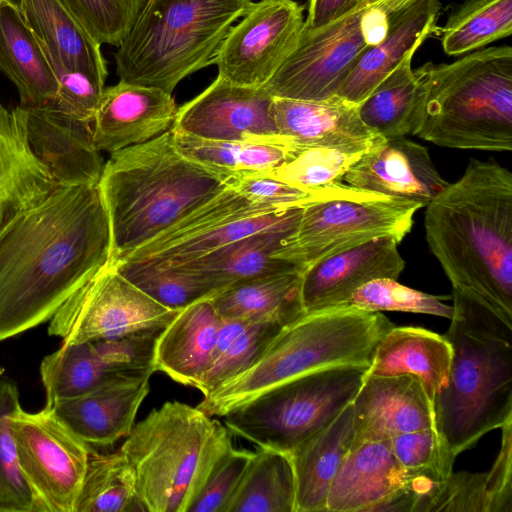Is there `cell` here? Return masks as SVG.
Listing matches in <instances>:
<instances>
[{
  "label": "cell",
  "instance_id": "6da1fadb",
  "mask_svg": "<svg viewBox=\"0 0 512 512\" xmlns=\"http://www.w3.org/2000/svg\"><path fill=\"white\" fill-rule=\"evenodd\" d=\"M98 184L61 186L0 231V341L51 319L110 261Z\"/></svg>",
  "mask_w": 512,
  "mask_h": 512
},
{
  "label": "cell",
  "instance_id": "7a4b0ae2",
  "mask_svg": "<svg viewBox=\"0 0 512 512\" xmlns=\"http://www.w3.org/2000/svg\"><path fill=\"white\" fill-rule=\"evenodd\" d=\"M425 207V239L453 292L512 325L511 171L471 158Z\"/></svg>",
  "mask_w": 512,
  "mask_h": 512
},
{
  "label": "cell",
  "instance_id": "3957f363",
  "mask_svg": "<svg viewBox=\"0 0 512 512\" xmlns=\"http://www.w3.org/2000/svg\"><path fill=\"white\" fill-rule=\"evenodd\" d=\"M232 177L184 156L171 129L111 153L98 182L110 224V262L221 192Z\"/></svg>",
  "mask_w": 512,
  "mask_h": 512
},
{
  "label": "cell",
  "instance_id": "277c9868",
  "mask_svg": "<svg viewBox=\"0 0 512 512\" xmlns=\"http://www.w3.org/2000/svg\"><path fill=\"white\" fill-rule=\"evenodd\" d=\"M452 299L444 334L452 360L434 412L436 430L457 457L512 419V325L456 292Z\"/></svg>",
  "mask_w": 512,
  "mask_h": 512
},
{
  "label": "cell",
  "instance_id": "5b68a950",
  "mask_svg": "<svg viewBox=\"0 0 512 512\" xmlns=\"http://www.w3.org/2000/svg\"><path fill=\"white\" fill-rule=\"evenodd\" d=\"M421 68L424 92L414 136L446 148L512 150L510 46Z\"/></svg>",
  "mask_w": 512,
  "mask_h": 512
},
{
  "label": "cell",
  "instance_id": "8992f818",
  "mask_svg": "<svg viewBox=\"0 0 512 512\" xmlns=\"http://www.w3.org/2000/svg\"><path fill=\"white\" fill-rule=\"evenodd\" d=\"M394 326L382 312L349 305L305 313L284 326L252 366L203 397L197 407L222 417L302 374L344 364L369 366L378 342Z\"/></svg>",
  "mask_w": 512,
  "mask_h": 512
},
{
  "label": "cell",
  "instance_id": "52a82bcc",
  "mask_svg": "<svg viewBox=\"0 0 512 512\" xmlns=\"http://www.w3.org/2000/svg\"><path fill=\"white\" fill-rule=\"evenodd\" d=\"M232 434L197 406L168 401L134 424L120 451L144 511L188 512Z\"/></svg>",
  "mask_w": 512,
  "mask_h": 512
},
{
  "label": "cell",
  "instance_id": "ba28073f",
  "mask_svg": "<svg viewBox=\"0 0 512 512\" xmlns=\"http://www.w3.org/2000/svg\"><path fill=\"white\" fill-rule=\"evenodd\" d=\"M252 0H145L114 54L120 80L172 94L180 81L213 63Z\"/></svg>",
  "mask_w": 512,
  "mask_h": 512
},
{
  "label": "cell",
  "instance_id": "9c48e42d",
  "mask_svg": "<svg viewBox=\"0 0 512 512\" xmlns=\"http://www.w3.org/2000/svg\"><path fill=\"white\" fill-rule=\"evenodd\" d=\"M368 367L336 365L294 377L228 411L224 424L259 448L289 454L352 403Z\"/></svg>",
  "mask_w": 512,
  "mask_h": 512
},
{
  "label": "cell",
  "instance_id": "30bf717a",
  "mask_svg": "<svg viewBox=\"0 0 512 512\" xmlns=\"http://www.w3.org/2000/svg\"><path fill=\"white\" fill-rule=\"evenodd\" d=\"M390 25L388 9L376 3L318 28L304 26L297 46L263 88L274 98H333L360 55L380 43Z\"/></svg>",
  "mask_w": 512,
  "mask_h": 512
},
{
  "label": "cell",
  "instance_id": "8fae6325",
  "mask_svg": "<svg viewBox=\"0 0 512 512\" xmlns=\"http://www.w3.org/2000/svg\"><path fill=\"white\" fill-rule=\"evenodd\" d=\"M421 208L411 201L360 189L317 201L302 208L295 230L273 257L303 271L324 257L376 238L390 236L400 243Z\"/></svg>",
  "mask_w": 512,
  "mask_h": 512
},
{
  "label": "cell",
  "instance_id": "7c38bea8",
  "mask_svg": "<svg viewBox=\"0 0 512 512\" xmlns=\"http://www.w3.org/2000/svg\"><path fill=\"white\" fill-rule=\"evenodd\" d=\"M178 311L155 301L109 261L59 307L48 333L63 344L95 342L163 329Z\"/></svg>",
  "mask_w": 512,
  "mask_h": 512
},
{
  "label": "cell",
  "instance_id": "4fadbf2b",
  "mask_svg": "<svg viewBox=\"0 0 512 512\" xmlns=\"http://www.w3.org/2000/svg\"><path fill=\"white\" fill-rule=\"evenodd\" d=\"M19 465L44 512H75L92 446L44 406L11 415Z\"/></svg>",
  "mask_w": 512,
  "mask_h": 512
},
{
  "label": "cell",
  "instance_id": "5bb4252c",
  "mask_svg": "<svg viewBox=\"0 0 512 512\" xmlns=\"http://www.w3.org/2000/svg\"><path fill=\"white\" fill-rule=\"evenodd\" d=\"M304 22L303 6L294 0L253 2L216 52L217 76L237 86L263 87L297 46Z\"/></svg>",
  "mask_w": 512,
  "mask_h": 512
},
{
  "label": "cell",
  "instance_id": "9a60e30c",
  "mask_svg": "<svg viewBox=\"0 0 512 512\" xmlns=\"http://www.w3.org/2000/svg\"><path fill=\"white\" fill-rule=\"evenodd\" d=\"M263 88L231 84L219 76L200 94L178 107L172 127L213 140L267 141L279 136Z\"/></svg>",
  "mask_w": 512,
  "mask_h": 512
},
{
  "label": "cell",
  "instance_id": "2e32d148",
  "mask_svg": "<svg viewBox=\"0 0 512 512\" xmlns=\"http://www.w3.org/2000/svg\"><path fill=\"white\" fill-rule=\"evenodd\" d=\"M398 244L390 236L376 238L305 267L300 278L304 312L344 306L358 288L371 280L398 279L405 267Z\"/></svg>",
  "mask_w": 512,
  "mask_h": 512
},
{
  "label": "cell",
  "instance_id": "e0dca14e",
  "mask_svg": "<svg viewBox=\"0 0 512 512\" xmlns=\"http://www.w3.org/2000/svg\"><path fill=\"white\" fill-rule=\"evenodd\" d=\"M23 108L29 145L56 182L60 186L98 184L105 162L93 141L92 122L53 101Z\"/></svg>",
  "mask_w": 512,
  "mask_h": 512
},
{
  "label": "cell",
  "instance_id": "ac0fdd59",
  "mask_svg": "<svg viewBox=\"0 0 512 512\" xmlns=\"http://www.w3.org/2000/svg\"><path fill=\"white\" fill-rule=\"evenodd\" d=\"M342 181L422 207L449 183L437 171L428 149L405 136L382 139L371 146L348 168Z\"/></svg>",
  "mask_w": 512,
  "mask_h": 512
},
{
  "label": "cell",
  "instance_id": "d6986e66",
  "mask_svg": "<svg viewBox=\"0 0 512 512\" xmlns=\"http://www.w3.org/2000/svg\"><path fill=\"white\" fill-rule=\"evenodd\" d=\"M353 446L436 428L434 405L415 376H365L352 403ZM351 447V448H352Z\"/></svg>",
  "mask_w": 512,
  "mask_h": 512
},
{
  "label": "cell",
  "instance_id": "ffe728a7",
  "mask_svg": "<svg viewBox=\"0 0 512 512\" xmlns=\"http://www.w3.org/2000/svg\"><path fill=\"white\" fill-rule=\"evenodd\" d=\"M178 107L172 94L120 80L104 88L93 120V141L100 152L113 153L144 143L169 130Z\"/></svg>",
  "mask_w": 512,
  "mask_h": 512
},
{
  "label": "cell",
  "instance_id": "44dd1931",
  "mask_svg": "<svg viewBox=\"0 0 512 512\" xmlns=\"http://www.w3.org/2000/svg\"><path fill=\"white\" fill-rule=\"evenodd\" d=\"M271 112L278 134L303 148L363 151L384 139L362 122L357 105L337 96L322 101L273 97Z\"/></svg>",
  "mask_w": 512,
  "mask_h": 512
},
{
  "label": "cell",
  "instance_id": "7402d4cb",
  "mask_svg": "<svg viewBox=\"0 0 512 512\" xmlns=\"http://www.w3.org/2000/svg\"><path fill=\"white\" fill-rule=\"evenodd\" d=\"M149 379L113 376L52 408L88 445L109 446L133 428L138 409L149 393Z\"/></svg>",
  "mask_w": 512,
  "mask_h": 512
},
{
  "label": "cell",
  "instance_id": "603a6c76",
  "mask_svg": "<svg viewBox=\"0 0 512 512\" xmlns=\"http://www.w3.org/2000/svg\"><path fill=\"white\" fill-rule=\"evenodd\" d=\"M59 187L29 145L25 109L0 102V231Z\"/></svg>",
  "mask_w": 512,
  "mask_h": 512
},
{
  "label": "cell",
  "instance_id": "cb8c5ba5",
  "mask_svg": "<svg viewBox=\"0 0 512 512\" xmlns=\"http://www.w3.org/2000/svg\"><path fill=\"white\" fill-rule=\"evenodd\" d=\"M221 323L222 318L210 298L180 309L157 336L155 371L197 388L215 360Z\"/></svg>",
  "mask_w": 512,
  "mask_h": 512
},
{
  "label": "cell",
  "instance_id": "d4e9b609",
  "mask_svg": "<svg viewBox=\"0 0 512 512\" xmlns=\"http://www.w3.org/2000/svg\"><path fill=\"white\" fill-rule=\"evenodd\" d=\"M439 0H417L391 21L386 37L368 47L353 65L336 96L358 105L409 53L437 31Z\"/></svg>",
  "mask_w": 512,
  "mask_h": 512
},
{
  "label": "cell",
  "instance_id": "484cf974",
  "mask_svg": "<svg viewBox=\"0 0 512 512\" xmlns=\"http://www.w3.org/2000/svg\"><path fill=\"white\" fill-rule=\"evenodd\" d=\"M415 480L396 459L390 440L361 443L350 449L334 476L326 512H369Z\"/></svg>",
  "mask_w": 512,
  "mask_h": 512
},
{
  "label": "cell",
  "instance_id": "4316f807",
  "mask_svg": "<svg viewBox=\"0 0 512 512\" xmlns=\"http://www.w3.org/2000/svg\"><path fill=\"white\" fill-rule=\"evenodd\" d=\"M302 208L280 224L232 241L189 263L179 265L200 275L217 294L235 284L266 275L301 271L273 257L282 241L296 228Z\"/></svg>",
  "mask_w": 512,
  "mask_h": 512
},
{
  "label": "cell",
  "instance_id": "83f0119b",
  "mask_svg": "<svg viewBox=\"0 0 512 512\" xmlns=\"http://www.w3.org/2000/svg\"><path fill=\"white\" fill-rule=\"evenodd\" d=\"M452 348L444 335L419 327H392L378 342L367 375L408 374L423 384L433 405L445 387Z\"/></svg>",
  "mask_w": 512,
  "mask_h": 512
},
{
  "label": "cell",
  "instance_id": "f1b7e54d",
  "mask_svg": "<svg viewBox=\"0 0 512 512\" xmlns=\"http://www.w3.org/2000/svg\"><path fill=\"white\" fill-rule=\"evenodd\" d=\"M353 439L349 404L328 425L289 453L296 483L295 512H326L331 483Z\"/></svg>",
  "mask_w": 512,
  "mask_h": 512
},
{
  "label": "cell",
  "instance_id": "f546056e",
  "mask_svg": "<svg viewBox=\"0 0 512 512\" xmlns=\"http://www.w3.org/2000/svg\"><path fill=\"white\" fill-rule=\"evenodd\" d=\"M18 5L47 56L105 83L108 71L101 44L60 0H19Z\"/></svg>",
  "mask_w": 512,
  "mask_h": 512
},
{
  "label": "cell",
  "instance_id": "4dcf8cb0",
  "mask_svg": "<svg viewBox=\"0 0 512 512\" xmlns=\"http://www.w3.org/2000/svg\"><path fill=\"white\" fill-rule=\"evenodd\" d=\"M0 70L16 86L20 106H38L56 97L57 79L13 0L0 6Z\"/></svg>",
  "mask_w": 512,
  "mask_h": 512
},
{
  "label": "cell",
  "instance_id": "1f68e13d",
  "mask_svg": "<svg viewBox=\"0 0 512 512\" xmlns=\"http://www.w3.org/2000/svg\"><path fill=\"white\" fill-rule=\"evenodd\" d=\"M301 273L290 271L250 279L210 299L225 320L289 324L305 314L300 301Z\"/></svg>",
  "mask_w": 512,
  "mask_h": 512
},
{
  "label": "cell",
  "instance_id": "d6a6232c",
  "mask_svg": "<svg viewBox=\"0 0 512 512\" xmlns=\"http://www.w3.org/2000/svg\"><path fill=\"white\" fill-rule=\"evenodd\" d=\"M277 210L257 204L230 184L115 264L143 265L167 251L233 221Z\"/></svg>",
  "mask_w": 512,
  "mask_h": 512
},
{
  "label": "cell",
  "instance_id": "836d02e7",
  "mask_svg": "<svg viewBox=\"0 0 512 512\" xmlns=\"http://www.w3.org/2000/svg\"><path fill=\"white\" fill-rule=\"evenodd\" d=\"M414 53L401 62L357 105L362 122L388 139L413 135L423 97L422 68L412 69Z\"/></svg>",
  "mask_w": 512,
  "mask_h": 512
},
{
  "label": "cell",
  "instance_id": "e575fe53",
  "mask_svg": "<svg viewBox=\"0 0 512 512\" xmlns=\"http://www.w3.org/2000/svg\"><path fill=\"white\" fill-rule=\"evenodd\" d=\"M177 149L187 158L225 175L272 170L295 157L303 147L282 135L267 141L201 138L171 127Z\"/></svg>",
  "mask_w": 512,
  "mask_h": 512
},
{
  "label": "cell",
  "instance_id": "d590c367",
  "mask_svg": "<svg viewBox=\"0 0 512 512\" xmlns=\"http://www.w3.org/2000/svg\"><path fill=\"white\" fill-rule=\"evenodd\" d=\"M296 483L288 453L259 448L225 512H295Z\"/></svg>",
  "mask_w": 512,
  "mask_h": 512
},
{
  "label": "cell",
  "instance_id": "8d00e7d4",
  "mask_svg": "<svg viewBox=\"0 0 512 512\" xmlns=\"http://www.w3.org/2000/svg\"><path fill=\"white\" fill-rule=\"evenodd\" d=\"M144 511L136 493L133 468L120 449H91L75 512Z\"/></svg>",
  "mask_w": 512,
  "mask_h": 512
},
{
  "label": "cell",
  "instance_id": "74e56055",
  "mask_svg": "<svg viewBox=\"0 0 512 512\" xmlns=\"http://www.w3.org/2000/svg\"><path fill=\"white\" fill-rule=\"evenodd\" d=\"M39 370L45 406L51 408L117 376L104 366L92 342L62 343L42 359Z\"/></svg>",
  "mask_w": 512,
  "mask_h": 512
},
{
  "label": "cell",
  "instance_id": "f35d334b",
  "mask_svg": "<svg viewBox=\"0 0 512 512\" xmlns=\"http://www.w3.org/2000/svg\"><path fill=\"white\" fill-rule=\"evenodd\" d=\"M512 0H467L442 28V47L448 55H461L510 36Z\"/></svg>",
  "mask_w": 512,
  "mask_h": 512
},
{
  "label": "cell",
  "instance_id": "ab89813d",
  "mask_svg": "<svg viewBox=\"0 0 512 512\" xmlns=\"http://www.w3.org/2000/svg\"><path fill=\"white\" fill-rule=\"evenodd\" d=\"M20 406L17 384L0 377V512H44L20 468L10 426Z\"/></svg>",
  "mask_w": 512,
  "mask_h": 512
},
{
  "label": "cell",
  "instance_id": "60d3db41",
  "mask_svg": "<svg viewBox=\"0 0 512 512\" xmlns=\"http://www.w3.org/2000/svg\"><path fill=\"white\" fill-rule=\"evenodd\" d=\"M113 264L135 286L172 310H180L193 302L212 298L217 294L200 275L180 266Z\"/></svg>",
  "mask_w": 512,
  "mask_h": 512
},
{
  "label": "cell",
  "instance_id": "b9f144b4",
  "mask_svg": "<svg viewBox=\"0 0 512 512\" xmlns=\"http://www.w3.org/2000/svg\"><path fill=\"white\" fill-rule=\"evenodd\" d=\"M448 298L412 289L397 279L378 278L358 288L346 305L366 312L398 311L451 319L453 306L443 302Z\"/></svg>",
  "mask_w": 512,
  "mask_h": 512
},
{
  "label": "cell",
  "instance_id": "7bdbcfd3",
  "mask_svg": "<svg viewBox=\"0 0 512 512\" xmlns=\"http://www.w3.org/2000/svg\"><path fill=\"white\" fill-rule=\"evenodd\" d=\"M230 185L249 200L277 210L304 208L357 190L344 182L321 188H303L276 179L264 171L234 175Z\"/></svg>",
  "mask_w": 512,
  "mask_h": 512
},
{
  "label": "cell",
  "instance_id": "ee69618b",
  "mask_svg": "<svg viewBox=\"0 0 512 512\" xmlns=\"http://www.w3.org/2000/svg\"><path fill=\"white\" fill-rule=\"evenodd\" d=\"M390 443L396 459L413 478L440 482L453 472L456 457L436 428L402 433Z\"/></svg>",
  "mask_w": 512,
  "mask_h": 512
},
{
  "label": "cell",
  "instance_id": "f6af8a7d",
  "mask_svg": "<svg viewBox=\"0 0 512 512\" xmlns=\"http://www.w3.org/2000/svg\"><path fill=\"white\" fill-rule=\"evenodd\" d=\"M367 150L350 151L322 147L303 148L292 159L272 170L264 172L295 186L321 188L343 182L342 177L345 172Z\"/></svg>",
  "mask_w": 512,
  "mask_h": 512
},
{
  "label": "cell",
  "instance_id": "bcb514c9",
  "mask_svg": "<svg viewBox=\"0 0 512 512\" xmlns=\"http://www.w3.org/2000/svg\"><path fill=\"white\" fill-rule=\"evenodd\" d=\"M286 325L279 321H265L249 325L216 357L196 389L206 397L221 384L248 369Z\"/></svg>",
  "mask_w": 512,
  "mask_h": 512
},
{
  "label": "cell",
  "instance_id": "7dc6e473",
  "mask_svg": "<svg viewBox=\"0 0 512 512\" xmlns=\"http://www.w3.org/2000/svg\"><path fill=\"white\" fill-rule=\"evenodd\" d=\"M99 43L118 47L145 0H60Z\"/></svg>",
  "mask_w": 512,
  "mask_h": 512
},
{
  "label": "cell",
  "instance_id": "c3c4849f",
  "mask_svg": "<svg viewBox=\"0 0 512 512\" xmlns=\"http://www.w3.org/2000/svg\"><path fill=\"white\" fill-rule=\"evenodd\" d=\"M487 472H452L434 482L421 503L420 512H490Z\"/></svg>",
  "mask_w": 512,
  "mask_h": 512
},
{
  "label": "cell",
  "instance_id": "681fc988",
  "mask_svg": "<svg viewBox=\"0 0 512 512\" xmlns=\"http://www.w3.org/2000/svg\"><path fill=\"white\" fill-rule=\"evenodd\" d=\"M161 330H148L92 343L111 374L125 377L151 376L156 372L154 350Z\"/></svg>",
  "mask_w": 512,
  "mask_h": 512
},
{
  "label": "cell",
  "instance_id": "f907efd6",
  "mask_svg": "<svg viewBox=\"0 0 512 512\" xmlns=\"http://www.w3.org/2000/svg\"><path fill=\"white\" fill-rule=\"evenodd\" d=\"M254 452L231 448L215 464L188 512H225Z\"/></svg>",
  "mask_w": 512,
  "mask_h": 512
},
{
  "label": "cell",
  "instance_id": "816d5d0a",
  "mask_svg": "<svg viewBox=\"0 0 512 512\" xmlns=\"http://www.w3.org/2000/svg\"><path fill=\"white\" fill-rule=\"evenodd\" d=\"M46 57L58 82V91L52 101L61 109L92 122L105 83L82 71L68 69L47 55Z\"/></svg>",
  "mask_w": 512,
  "mask_h": 512
},
{
  "label": "cell",
  "instance_id": "f5cc1de1",
  "mask_svg": "<svg viewBox=\"0 0 512 512\" xmlns=\"http://www.w3.org/2000/svg\"><path fill=\"white\" fill-rule=\"evenodd\" d=\"M498 456L487 471L490 512H512V419L501 428Z\"/></svg>",
  "mask_w": 512,
  "mask_h": 512
},
{
  "label": "cell",
  "instance_id": "db71d44e",
  "mask_svg": "<svg viewBox=\"0 0 512 512\" xmlns=\"http://www.w3.org/2000/svg\"><path fill=\"white\" fill-rule=\"evenodd\" d=\"M358 0H309L304 22L307 28H318L354 10Z\"/></svg>",
  "mask_w": 512,
  "mask_h": 512
},
{
  "label": "cell",
  "instance_id": "11a10c76",
  "mask_svg": "<svg viewBox=\"0 0 512 512\" xmlns=\"http://www.w3.org/2000/svg\"><path fill=\"white\" fill-rule=\"evenodd\" d=\"M379 1H381V0H358V3L356 5V7L354 8V10L374 5Z\"/></svg>",
  "mask_w": 512,
  "mask_h": 512
},
{
  "label": "cell",
  "instance_id": "9f6ffc18",
  "mask_svg": "<svg viewBox=\"0 0 512 512\" xmlns=\"http://www.w3.org/2000/svg\"><path fill=\"white\" fill-rule=\"evenodd\" d=\"M8 1H11V0H0V6Z\"/></svg>",
  "mask_w": 512,
  "mask_h": 512
}]
</instances>
